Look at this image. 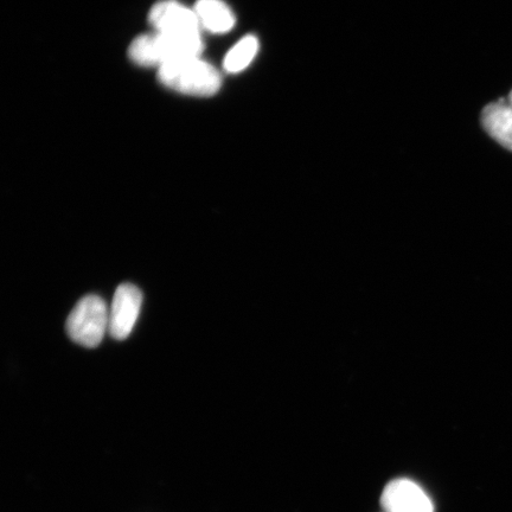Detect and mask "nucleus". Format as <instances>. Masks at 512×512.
<instances>
[{"label": "nucleus", "instance_id": "5", "mask_svg": "<svg viewBox=\"0 0 512 512\" xmlns=\"http://www.w3.org/2000/svg\"><path fill=\"white\" fill-rule=\"evenodd\" d=\"M382 508L386 512H434L431 498L412 480L401 478L383 490Z\"/></svg>", "mask_w": 512, "mask_h": 512}, {"label": "nucleus", "instance_id": "7", "mask_svg": "<svg viewBox=\"0 0 512 512\" xmlns=\"http://www.w3.org/2000/svg\"><path fill=\"white\" fill-rule=\"evenodd\" d=\"M484 130L491 138L512 151V106L501 100L484 108L482 114Z\"/></svg>", "mask_w": 512, "mask_h": 512}, {"label": "nucleus", "instance_id": "3", "mask_svg": "<svg viewBox=\"0 0 512 512\" xmlns=\"http://www.w3.org/2000/svg\"><path fill=\"white\" fill-rule=\"evenodd\" d=\"M110 328V309L96 294L83 297L67 319L68 336L85 348H96Z\"/></svg>", "mask_w": 512, "mask_h": 512}, {"label": "nucleus", "instance_id": "6", "mask_svg": "<svg viewBox=\"0 0 512 512\" xmlns=\"http://www.w3.org/2000/svg\"><path fill=\"white\" fill-rule=\"evenodd\" d=\"M149 21L158 32L200 34L201 23L196 12L175 0L159 2L150 11Z\"/></svg>", "mask_w": 512, "mask_h": 512}, {"label": "nucleus", "instance_id": "1", "mask_svg": "<svg viewBox=\"0 0 512 512\" xmlns=\"http://www.w3.org/2000/svg\"><path fill=\"white\" fill-rule=\"evenodd\" d=\"M203 50L201 34H170L156 32L134 40L128 56L139 66H165L179 60L200 57Z\"/></svg>", "mask_w": 512, "mask_h": 512}, {"label": "nucleus", "instance_id": "10", "mask_svg": "<svg viewBox=\"0 0 512 512\" xmlns=\"http://www.w3.org/2000/svg\"><path fill=\"white\" fill-rule=\"evenodd\" d=\"M509 104L512 106V91H511V93L509 95Z\"/></svg>", "mask_w": 512, "mask_h": 512}, {"label": "nucleus", "instance_id": "2", "mask_svg": "<svg viewBox=\"0 0 512 512\" xmlns=\"http://www.w3.org/2000/svg\"><path fill=\"white\" fill-rule=\"evenodd\" d=\"M159 81L174 91L197 96H210L219 92L221 75L200 57L179 60L159 67Z\"/></svg>", "mask_w": 512, "mask_h": 512}, {"label": "nucleus", "instance_id": "4", "mask_svg": "<svg viewBox=\"0 0 512 512\" xmlns=\"http://www.w3.org/2000/svg\"><path fill=\"white\" fill-rule=\"evenodd\" d=\"M143 305V293L136 285L121 284L114 293L108 332L117 341H124L136 325Z\"/></svg>", "mask_w": 512, "mask_h": 512}, {"label": "nucleus", "instance_id": "8", "mask_svg": "<svg viewBox=\"0 0 512 512\" xmlns=\"http://www.w3.org/2000/svg\"><path fill=\"white\" fill-rule=\"evenodd\" d=\"M194 11L200 19L201 27L214 34H224L234 28L233 11L222 0H198Z\"/></svg>", "mask_w": 512, "mask_h": 512}, {"label": "nucleus", "instance_id": "9", "mask_svg": "<svg viewBox=\"0 0 512 512\" xmlns=\"http://www.w3.org/2000/svg\"><path fill=\"white\" fill-rule=\"evenodd\" d=\"M259 51V41L255 36H246L233 47L224 59L223 67L229 73H240L252 63Z\"/></svg>", "mask_w": 512, "mask_h": 512}]
</instances>
